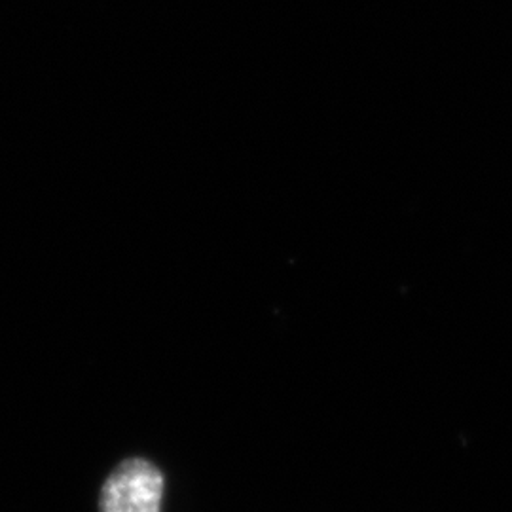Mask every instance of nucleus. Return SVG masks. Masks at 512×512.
Returning <instances> with one entry per match:
<instances>
[{"label":"nucleus","instance_id":"nucleus-1","mask_svg":"<svg viewBox=\"0 0 512 512\" xmlns=\"http://www.w3.org/2000/svg\"><path fill=\"white\" fill-rule=\"evenodd\" d=\"M164 475L147 459H128L107 478L101 512H162Z\"/></svg>","mask_w":512,"mask_h":512}]
</instances>
